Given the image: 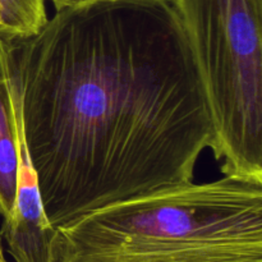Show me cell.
<instances>
[{"instance_id": "3", "label": "cell", "mask_w": 262, "mask_h": 262, "mask_svg": "<svg viewBox=\"0 0 262 262\" xmlns=\"http://www.w3.org/2000/svg\"><path fill=\"white\" fill-rule=\"evenodd\" d=\"M201 77L224 176L262 181V0H170Z\"/></svg>"}, {"instance_id": "1", "label": "cell", "mask_w": 262, "mask_h": 262, "mask_svg": "<svg viewBox=\"0 0 262 262\" xmlns=\"http://www.w3.org/2000/svg\"><path fill=\"white\" fill-rule=\"evenodd\" d=\"M48 220L61 228L193 182L215 130L170 0H86L36 35H0Z\"/></svg>"}, {"instance_id": "2", "label": "cell", "mask_w": 262, "mask_h": 262, "mask_svg": "<svg viewBox=\"0 0 262 262\" xmlns=\"http://www.w3.org/2000/svg\"><path fill=\"white\" fill-rule=\"evenodd\" d=\"M58 262H262V181L224 176L58 228Z\"/></svg>"}, {"instance_id": "4", "label": "cell", "mask_w": 262, "mask_h": 262, "mask_svg": "<svg viewBox=\"0 0 262 262\" xmlns=\"http://www.w3.org/2000/svg\"><path fill=\"white\" fill-rule=\"evenodd\" d=\"M9 84L19 135V177L12 216L4 220L2 235L14 262H58L59 233L48 220L41 201L37 177L31 164L23 135L19 99Z\"/></svg>"}, {"instance_id": "9", "label": "cell", "mask_w": 262, "mask_h": 262, "mask_svg": "<svg viewBox=\"0 0 262 262\" xmlns=\"http://www.w3.org/2000/svg\"><path fill=\"white\" fill-rule=\"evenodd\" d=\"M2 255H4V253H3V247H2V242H0V256Z\"/></svg>"}, {"instance_id": "5", "label": "cell", "mask_w": 262, "mask_h": 262, "mask_svg": "<svg viewBox=\"0 0 262 262\" xmlns=\"http://www.w3.org/2000/svg\"><path fill=\"white\" fill-rule=\"evenodd\" d=\"M19 177V135L7 78L0 74V215L13 214Z\"/></svg>"}, {"instance_id": "8", "label": "cell", "mask_w": 262, "mask_h": 262, "mask_svg": "<svg viewBox=\"0 0 262 262\" xmlns=\"http://www.w3.org/2000/svg\"><path fill=\"white\" fill-rule=\"evenodd\" d=\"M0 262H8V261H7V258L4 257V255L0 256Z\"/></svg>"}, {"instance_id": "7", "label": "cell", "mask_w": 262, "mask_h": 262, "mask_svg": "<svg viewBox=\"0 0 262 262\" xmlns=\"http://www.w3.org/2000/svg\"><path fill=\"white\" fill-rule=\"evenodd\" d=\"M49 2H51V4L55 7L56 10H60L64 9V8H69L73 7V5L81 4V3L86 2V0H49Z\"/></svg>"}, {"instance_id": "6", "label": "cell", "mask_w": 262, "mask_h": 262, "mask_svg": "<svg viewBox=\"0 0 262 262\" xmlns=\"http://www.w3.org/2000/svg\"><path fill=\"white\" fill-rule=\"evenodd\" d=\"M45 0H0V35L27 38L48 22Z\"/></svg>"}]
</instances>
